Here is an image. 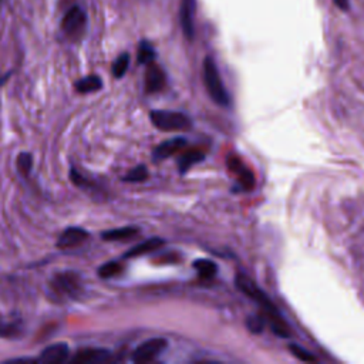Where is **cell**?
<instances>
[{
    "instance_id": "6da1fadb",
    "label": "cell",
    "mask_w": 364,
    "mask_h": 364,
    "mask_svg": "<svg viewBox=\"0 0 364 364\" xmlns=\"http://www.w3.org/2000/svg\"><path fill=\"white\" fill-rule=\"evenodd\" d=\"M236 287L245 293L247 297H250L252 300H255L263 310L264 316L267 317V320L270 321L272 326V331L274 334H277L279 337H290V331L289 327L286 324V321L282 318V314L279 313V310L276 309V306L273 304V301L267 297V294L259 289L256 286V283L253 280H250L247 276L245 274H237L235 279Z\"/></svg>"
},
{
    "instance_id": "7a4b0ae2",
    "label": "cell",
    "mask_w": 364,
    "mask_h": 364,
    "mask_svg": "<svg viewBox=\"0 0 364 364\" xmlns=\"http://www.w3.org/2000/svg\"><path fill=\"white\" fill-rule=\"evenodd\" d=\"M203 81L210 98L216 104L222 107H228L230 104V97L222 82L218 67L212 57H206L203 61Z\"/></svg>"
},
{
    "instance_id": "3957f363",
    "label": "cell",
    "mask_w": 364,
    "mask_h": 364,
    "mask_svg": "<svg viewBox=\"0 0 364 364\" xmlns=\"http://www.w3.org/2000/svg\"><path fill=\"white\" fill-rule=\"evenodd\" d=\"M152 124L161 131H185L191 128V119L178 111L155 109L151 112Z\"/></svg>"
},
{
    "instance_id": "277c9868",
    "label": "cell",
    "mask_w": 364,
    "mask_h": 364,
    "mask_svg": "<svg viewBox=\"0 0 364 364\" xmlns=\"http://www.w3.org/2000/svg\"><path fill=\"white\" fill-rule=\"evenodd\" d=\"M50 286L54 294L63 299H74L81 291V280L74 272H63L55 274Z\"/></svg>"
},
{
    "instance_id": "5b68a950",
    "label": "cell",
    "mask_w": 364,
    "mask_h": 364,
    "mask_svg": "<svg viewBox=\"0 0 364 364\" xmlns=\"http://www.w3.org/2000/svg\"><path fill=\"white\" fill-rule=\"evenodd\" d=\"M166 344L168 343L165 338H161V337L149 338L134 350L131 360L134 363H149L155 360L166 348Z\"/></svg>"
},
{
    "instance_id": "8992f818",
    "label": "cell",
    "mask_w": 364,
    "mask_h": 364,
    "mask_svg": "<svg viewBox=\"0 0 364 364\" xmlns=\"http://www.w3.org/2000/svg\"><path fill=\"white\" fill-rule=\"evenodd\" d=\"M84 26H85V14L77 6L71 7L65 13V16L63 18V23H61V27H63L64 33L70 37H77L78 34H81L82 30H84Z\"/></svg>"
},
{
    "instance_id": "52a82bcc",
    "label": "cell",
    "mask_w": 364,
    "mask_h": 364,
    "mask_svg": "<svg viewBox=\"0 0 364 364\" xmlns=\"http://www.w3.org/2000/svg\"><path fill=\"white\" fill-rule=\"evenodd\" d=\"M109 357H111V353L105 348L87 347V348L78 350L71 358V363L73 364H101V363H107Z\"/></svg>"
},
{
    "instance_id": "ba28073f",
    "label": "cell",
    "mask_w": 364,
    "mask_h": 364,
    "mask_svg": "<svg viewBox=\"0 0 364 364\" xmlns=\"http://www.w3.org/2000/svg\"><path fill=\"white\" fill-rule=\"evenodd\" d=\"M70 350L65 343H57L46 347L38 355L37 361L43 364H61L68 360Z\"/></svg>"
},
{
    "instance_id": "9c48e42d",
    "label": "cell",
    "mask_w": 364,
    "mask_h": 364,
    "mask_svg": "<svg viewBox=\"0 0 364 364\" xmlns=\"http://www.w3.org/2000/svg\"><path fill=\"white\" fill-rule=\"evenodd\" d=\"M164 85H165V74L162 68L155 63L146 64V71H145L146 92H158L164 88Z\"/></svg>"
},
{
    "instance_id": "30bf717a",
    "label": "cell",
    "mask_w": 364,
    "mask_h": 364,
    "mask_svg": "<svg viewBox=\"0 0 364 364\" xmlns=\"http://www.w3.org/2000/svg\"><path fill=\"white\" fill-rule=\"evenodd\" d=\"M88 237V232H85L81 228H67L58 237L57 246L60 249H70V247H75L81 243H84Z\"/></svg>"
},
{
    "instance_id": "8fae6325",
    "label": "cell",
    "mask_w": 364,
    "mask_h": 364,
    "mask_svg": "<svg viewBox=\"0 0 364 364\" xmlns=\"http://www.w3.org/2000/svg\"><path fill=\"white\" fill-rule=\"evenodd\" d=\"M193 14H195V0H181V7H179L181 26L188 40L193 38Z\"/></svg>"
},
{
    "instance_id": "7c38bea8",
    "label": "cell",
    "mask_w": 364,
    "mask_h": 364,
    "mask_svg": "<svg viewBox=\"0 0 364 364\" xmlns=\"http://www.w3.org/2000/svg\"><path fill=\"white\" fill-rule=\"evenodd\" d=\"M186 145V139L182 138V136H175V138H171L168 141H164L161 142L155 151L152 152V156L154 159L156 161H161V159H165L173 154H176L178 151H181L182 148H185Z\"/></svg>"
},
{
    "instance_id": "4fadbf2b",
    "label": "cell",
    "mask_w": 364,
    "mask_h": 364,
    "mask_svg": "<svg viewBox=\"0 0 364 364\" xmlns=\"http://www.w3.org/2000/svg\"><path fill=\"white\" fill-rule=\"evenodd\" d=\"M161 246H164V240L161 237H151L148 240H144L141 243H138L136 246L131 247V250H128L124 257H136V256H142L146 253H151L156 249H159Z\"/></svg>"
},
{
    "instance_id": "5bb4252c",
    "label": "cell",
    "mask_w": 364,
    "mask_h": 364,
    "mask_svg": "<svg viewBox=\"0 0 364 364\" xmlns=\"http://www.w3.org/2000/svg\"><path fill=\"white\" fill-rule=\"evenodd\" d=\"M229 168L237 175L239 182L243 185L245 189H252L253 188V182H255L253 175L239 159H236V158L230 159L229 161Z\"/></svg>"
},
{
    "instance_id": "9a60e30c",
    "label": "cell",
    "mask_w": 364,
    "mask_h": 364,
    "mask_svg": "<svg viewBox=\"0 0 364 364\" xmlns=\"http://www.w3.org/2000/svg\"><path fill=\"white\" fill-rule=\"evenodd\" d=\"M203 158H205V154H203L202 151H199V149H189V151H186V152L181 156V159H179V162H178L179 172H181V173H185V172H186L189 168H192L195 164L203 161Z\"/></svg>"
},
{
    "instance_id": "2e32d148",
    "label": "cell",
    "mask_w": 364,
    "mask_h": 364,
    "mask_svg": "<svg viewBox=\"0 0 364 364\" xmlns=\"http://www.w3.org/2000/svg\"><path fill=\"white\" fill-rule=\"evenodd\" d=\"M74 87L78 92L88 94V92L98 91L102 87V81L98 75H88V77H84V78L78 80Z\"/></svg>"
},
{
    "instance_id": "e0dca14e",
    "label": "cell",
    "mask_w": 364,
    "mask_h": 364,
    "mask_svg": "<svg viewBox=\"0 0 364 364\" xmlns=\"http://www.w3.org/2000/svg\"><path fill=\"white\" fill-rule=\"evenodd\" d=\"M135 235H138V229L135 226H127V228H121V229H112L108 232L102 233V239L104 240H127L134 237Z\"/></svg>"
},
{
    "instance_id": "ac0fdd59",
    "label": "cell",
    "mask_w": 364,
    "mask_h": 364,
    "mask_svg": "<svg viewBox=\"0 0 364 364\" xmlns=\"http://www.w3.org/2000/svg\"><path fill=\"white\" fill-rule=\"evenodd\" d=\"M21 331H23V326L18 320H13V321L0 320V337L16 338L21 334Z\"/></svg>"
},
{
    "instance_id": "d6986e66",
    "label": "cell",
    "mask_w": 364,
    "mask_h": 364,
    "mask_svg": "<svg viewBox=\"0 0 364 364\" xmlns=\"http://www.w3.org/2000/svg\"><path fill=\"white\" fill-rule=\"evenodd\" d=\"M193 267L196 269L198 274L202 279H212L216 274V272H218V266L212 260H208V259L195 260L193 262Z\"/></svg>"
},
{
    "instance_id": "ffe728a7",
    "label": "cell",
    "mask_w": 364,
    "mask_h": 364,
    "mask_svg": "<svg viewBox=\"0 0 364 364\" xmlns=\"http://www.w3.org/2000/svg\"><path fill=\"white\" fill-rule=\"evenodd\" d=\"M122 264L119 262H107L98 269V274L102 279H109L114 276H118L122 272Z\"/></svg>"
},
{
    "instance_id": "44dd1931",
    "label": "cell",
    "mask_w": 364,
    "mask_h": 364,
    "mask_svg": "<svg viewBox=\"0 0 364 364\" xmlns=\"http://www.w3.org/2000/svg\"><path fill=\"white\" fill-rule=\"evenodd\" d=\"M155 58V51L152 46L146 41H142L138 48V63L139 64H149Z\"/></svg>"
},
{
    "instance_id": "7402d4cb",
    "label": "cell",
    "mask_w": 364,
    "mask_h": 364,
    "mask_svg": "<svg viewBox=\"0 0 364 364\" xmlns=\"http://www.w3.org/2000/svg\"><path fill=\"white\" fill-rule=\"evenodd\" d=\"M148 178V171H146V166L144 165H138L135 168H132L122 179L125 182H142Z\"/></svg>"
},
{
    "instance_id": "603a6c76",
    "label": "cell",
    "mask_w": 364,
    "mask_h": 364,
    "mask_svg": "<svg viewBox=\"0 0 364 364\" xmlns=\"http://www.w3.org/2000/svg\"><path fill=\"white\" fill-rule=\"evenodd\" d=\"M128 65H129V57L128 54H121L112 64V74L114 77L117 78H121L127 70H128Z\"/></svg>"
},
{
    "instance_id": "cb8c5ba5",
    "label": "cell",
    "mask_w": 364,
    "mask_h": 364,
    "mask_svg": "<svg viewBox=\"0 0 364 364\" xmlns=\"http://www.w3.org/2000/svg\"><path fill=\"white\" fill-rule=\"evenodd\" d=\"M31 165H33V158L28 152H21L17 156V168L23 175H28L31 171Z\"/></svg>"
},
{
    "instance_id": "d4e9b609",
    "label": "cell",
    "mask_w": 364,
    "mask_h": 364,
    "mask_svg": "<svg viewBox=\"0 0 364 364\" xmlns=\"http://www.w3.org/2000/svg\"><path fill=\"white\" fill-rule=\"evenodd\" d=\"M289 350L291 351V354L301 360V361H316V357L313 354H310L307 350H304L303 347H300L299 344H289Z\"/></svg>"
},
{
    "instance_id": "484cf974",
    "label": "cell",
    "mask_w": 364,
    "mask_h": 364,
    "mask_svg": "<svg viewBox=\"0 0 364 364\" xmlns=\"http://www.w3.org/2000/svg\"><path fill=\"white\" fill-rule=\"evenodd\" d=\"M246 326H247L249 331H252V333H262L263 331V326H264V318L262 316L247 317Z\"/></svg>"
},
{
    "instance_id": "4316f807",
    "label": "cell",
    "mask_w": 364,
    "mask_h": 364,
    "mask_svg": "<svg viewBox=\"0 0 364 364\" xmlns=\"http://www.w3.org/2000/svg\"><path fill=\"white\" fill-rule=\"evenodd\" d=\"M334 3H336L337 7L341 9V10H347V9H348V0H334Z\"/></svg>"
}]
</instances>
